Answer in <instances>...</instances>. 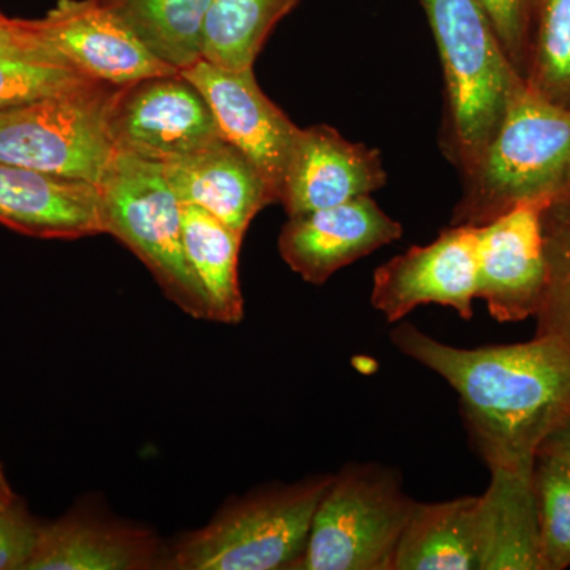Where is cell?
<instances>
[{
    "label": "cell",
    "mask_w": 570,
    "mask_h": 570,
    "mask_svg": "<svg viewBox=\"0 0 570 570\" xmlns=\"http://www.w3.org/2000/svg\"><path fill=\"white\" fill-rule=\"evenodd\" d=\"M539 455L553 456L570 463V417L543 441Z\"/></svg>",
    "instance_id": "f1b7e54d"
},
{
    "label": "cell",
    "mask_w": 570,
    "mask_h": 570,
    "mask_svg": "<svg viewBox=\"0 0 570 570\" xmlns=\"http://www.w3.org/2000/svg\"><path fill=\"white\" fill-rule=\"evenodd\" d=\"M547 283L535 321V336H551L570 347V190L542 213Z\"/></svg>",
    "instance_id": "d4e9b609"
},
{
    "label": "cell",
    "mask_w": 570,
    "mask_h": 570,
    "mask_svg": "<svg viewBox=\"0 0 570 570\" xmlns=\"http://www.w3.org/2000/svg\"><path fill=\"white\" fill-rule=\"evenodd\" d=\"M387 183L381 151L344 138L333 127H299L281 186L288 217L365 197Z\"/></svg>",
    "instance_id": "7c38bea8"
},
{
    "label": "cell",
    "mask_w": 570,
    "mask_h": 570,
    "mask_svg": "<svg viewBox=\"0 0 570 570\" xmlns=\"http://www.w3.org/2000/svg\"><path fill=\"white\" fill-rule=\"evenodd\" d=\"M333 474L266 487L227 502L168 546L165 570H295Z\"/></svg>",
    "instance_id": "277c9868"
},
{
    "label": "cell",
    "mask_w": 570,
    "mask_h": 570,
    "mask_svg": "<svg viewBox=\"0 0 570 570\" xmlns=\"http://www.w3.org/2000/svg\"><path fill=\"white\" fill-rule=\"evenodd\" d=\"M0 224L37 238L102 234L99 187L0 163Z\"/></svg>",
    "instance_id": "e0dca14e"
},
{
    "label": "cell",
    "mask_w": 570,
    "mask_h": 570,
    "mask_svg": "<svg viewBox=\"0 0 570 570\" xmlns=\"http://www.w3.org/2000/svg\"><path fill=\"white\" fill-rule=\"evenodd\" d=\"M168 546L148 528L126 523L88 504L41 527L26 570L164 569Z\"/></svg>",
    "instance_id": "9a60e30c"
},
{
    "label": "cell",
    "mask_w": 570,
    "mask_h": 570,
    "mask_svg": "<svg viewBox=\"0 0 570 570\" xmlns=\"http://www.w3.org/2000/svg\"><path fill=\"white\" fill-rule=\"evenodd\" d=\"M108 134L116 153L157 164L224 138L205 97L181 71L118 86Z\"/></svg>",
    "instance_id": "ba28073f"
},
{
    "label": "cell",
    "mask_w": 570,
    "mask_h": 570,
    "mask_svg": "<svg viewBox=\"0 0 570 570\" xmlns=\"http://www.w3.org/2000/svg\"><path fill=\"white\" fill-rule=\"evenodd\" d=\"M94 81L33 31L29 20L0 22V110Z\"/></svg>",
    "instance_id": "44dd1931"
},
{
    "label": "cell",
    "mask_w": 570,
    "mask_h": 570,
    "mask_svg": "<svg viewBox=\"0 0 570 570\" xmlns=\"http://www.w3.org/2000/svg\"><path fill=\"white\" fill-rule=\"evenodd\" d=\"M445 82L442 151L464 174L497 132L523 82L478 0H422Z\"/></svg>",
    "instance_id": "3957f363"
},
{
    "label": "cell",
    "mask_w": 570,
    "mask_h": 570,
    "mask_svg": "<svg viewBox=\"0 0 570 570\" xmlns=\"http://www.w3.org/2000/svg\"><path fill=\"white\" fill-rule=\"evenodd\" d=\"M29 21L41 39L89 80L126 86L179 71L157 59L121 21L92 0H59L47 17Z\"/></svg>",
    "instance_id": "5bb4252c"
},
{
    "label": "cell",
    "mask_w": 570,
    "mask_h": 570,
    "mask_svg": "<svg viewBox=\"0 0 570 570\" xmlns=\"http://www.w3.org/2000/svg\"><path fill=\"white\" fill-rule=\"evenodd\" d=\"M163 170L181 204L205 209L242 236L258 212L276 204L253 160L225 138L168 160Z\"/></svg>",
    "instance_id": "2e32d148"
},
{
    "label": "cell",
    "mask_w": 570,
    "mask_h": 570,
    "mask_svg": "<svg viewBox=\"0 0 570 570\" xmlns=\"http://www.w3.org/2000/svg\"><path fill=\"white\" fill-rule=\"evenodd\" d=\"M183 243L200 281L214 322L239 324L245 316L238 258L243 236L195 205L181 204Z\"/></svg>",
    "instance_id": "7402d4cb"
},
{
    "label": "cell",
    "mask_w": 570,
    "mask_h": 570,
    "mask_svg": "<svg viewBox=\"0 0 570 570\" xmlns=\"http://www.w3.org/2000/svg\"><path fill=\"white\" fill-rule=\"evenodd\" d=\"M116 88L88 81L0 110V163L99 183L116 153L108 134Z\"/></svg>",
    "instance_id": "52a82bcc"
},
{
    "label": "cell",
    "mask_w": 570,
    "mask_h": 570,
    "mask_svg": "<svg viewBox=\"0 0 570 570\" xmlns=\"http://www.w3.org/2000/svg\"><path fill=\"white\" fill-rule=\"evenodd\" d=\"M97 187L102 234L129 247L179 309L213 321L208 296L184 253L181 202L163 164L115 153Z\"/></svg>",
    "instance_id": "5b68a950"
},
{
    "label": "cell",
    "mask_w": 570,
    "mask_h": 570,
    "mask_svg": "<svg viewBox=\"0 0 570 570\" xmlns=\"http://www.w3.org/2000/svg\"><path fill=\"white\" fill-rule=\"evenodd\" d=\"M393 570H480L479 497L415 501Z\"/></svg>",
    "instance_id": "d6986e66"
},
{
    "label": "cell",
    "mask_w": 570,
    "mask_h": 570,
    "mask_svg": "<svg viewBox=\"0 0 570 570\" xmlns=\"http://www.w3.org/2000/svg\"><path fill=\"white\" fill-rule=\"evenodd\" d=\"M390 337L459 393L472 445L489 469L534 464L543 441L570 417V347L557 337L461 348L412 324Z\"/></svg>",
    "instance_id": "6da1fadb"
},
{
    "label": "cell",
    "mask_w": 570,
    "mask_h": 570,
    "mask_svg": "<svg viewBox=\"0 0 570 570\" xmlns=\"http://www.w3.org/2000/svg\"><path fill=\"white\" fill-rule=\"evenodd\" d=\"M414 504L393 469L347 464L318 504L295 570H393Z\"/></svg>",
    "instance_id": "8992f818"
},
{
    "label": "cell",
    "mask_w": 570,
    "mask_h": 570,
    "mask_svg": "<svg viewBox=\"0 0 570 570\" xmlns=\"http://www.w3.org/2000/svg\"><path fill=\"white\" fill-rule=\"evenodd\" d=\"M543 570L570 568V463L539 455L534 466Z\"/></svg>",
    "instance_id": "484cf974"
},
{
    "label": "cell",
    "mask_w": 570,
    "mask_h": 570,
    "mask_svg": "<svg viewBox=\"0 0 570 570\" xmlns=\"http://www.w3.org/2000/svg\"><path fill=\"white\" fill-rule=\"evenodd\" d=\"M181 73L205 97L220 135L253 160L279 200L299 127L262 91L254 67L224 69L200 59Z\"/></svg>",
    "instance_id": "30bf717a"
},
{
    "label": "cell",
    "mask_w": 570,
    "mask_h": 570,
    "mask_svg": "<svg viewBox=\"0 0 570 570\" xmlns=\"http://www.w3.org/2000/svg\"><path fill=\"white\" fill-rule=\"evenodd\" d=\"M524 82L570 111V0H534Z\"/></svg>",
    "instance_id": "cb8c5ba5"
},
{
    "label": "cell",
    "mask_w": 570,
    "mask_h": 570,
    "mask_svg": "<svg viewBox=\"0 0 570 570\" xmlns=\"http://www.w3.org/2000/svg\"><path fill=\"white\" fill-rule=\"evenodd\" d=\"M543 208L520 204L478 225V298L501 324L534 317L542 303L547 283Z\"/></svg>",
    "instance_id": "8fae6325"
},
{
    "label": "cell",
    "mask_w": 570,
    "mask_h": 570,
    "mask_svg": "<svg viewBox=\"0 0 570 570\" xmlns=\"http://www.w3.org/2000/svg\"><path fill=\"white\" fill-rule=\"evenodd\" d=\"M14 501L17 499H14L13 491H11L6 475H3L2 469H0V510L9 508Z\"/></svg>",
    "instance_id": "f546056e"
},
{
    "label": "cell",
    "mask_w": 570,
    "mask_h": 570,
    "mask_svg": "<svg viewBox=\"0 0 570 570\" xmlns=\"http://www.w3.org/2000/svg\"><path fill=\"white\" fill-rule=\"evenodd\" d=\"M3 18H6V17H3L2 13H0V22H2Z\"/></svg>",
    "instance_id": "4dcf8cb0"
},
{
    "label": "cell",
    "mask_w": 570,
    "mask_h": 570,
    "mask_svg": "<svg viewBox=\"0 0 570 570\" xmlns=\"http://www.w3.org/2000/svg\"><path fill=\"white\" fill-rule=\"evenodd\" d=\"M121 21L160 61L179 71L204 59L212 0H92Z\"/></svg>",
    "instance_id": "ffe728a7"
},
{
    "label": "cell",
    "mask_w": 570,
    "mask_h": 570,
    "mask_svg": "<svg viewBox=\"0 0 570 570\" xmlns=\"http://www.w3.org/2000/svg\"><path fill=\"white\" fill-rule=\"evenodd\" d=\"M502 51L521 78L527 77L534 0H478Z\"/></svg>",
    "instance_id": "4316f807"
},
{
    "label": "cell",
    "mask_w": 570,
    "mask_h": 570,
    "mask_svg": "<svg viewBox=\"0 0 570 570\" xmlns=\"http://www.w3.org/2000/svg\"><path fill=\"white\" fill-rule=\"evenodd\" d=\"M478 298V225L445 228L433 243L412 246L374 273L371 303L396 324L415 307L449 306L464 321Z\"/></svg>",
    "instance_id": "9c48e42d"
},
{
    "label": "cell",
    "mask_w": 570,
    "mask_h": 570,
    "mask_svg": "<svg viewBox=\"0 0 570 570\" xmlns=\"http://www.w3.org/2000/svg\"><path fill=\"white\" fill-rule=\"evenodd\" d=\"M302 0H212L204 59L224 69H253L269 33Z\"/></svg>",
    "instance_id": "603a6c76"
},
{
    "label": "cell",
    "mask_w": 570,
    "mask_h": 570,
    "mask_svg": "<svg viewBox=\"0 0 570 570\" xmlns=\"http://www.w3.org/2000/svg\"><path fill=\"white\" fill-rule=\"evenodd\" d=\"M461 179L453 225H482L520 204L557 200L570 190V111L521 82L497 132Z\"/></svg>",
    "instance_id": "7a4b0ae2"
},
{
    "label": "cell",
    "mask_w": 570,
    "mask_h": 570,
    "mask_svg": "<svg viewBox=\"0 0 570 570\" xmlns=\"http://www.w3.org/2000/svg\"><path fill=\"white\" fill-rule=\"evenodd\" d=\"M534 466L490 469L479 497L480 570H543Z\"/></svg>",
    "instance_id": "ac0fdd59"
},
{
    "label": "cell",
    "mask_w": 570,
    "mask_h": 570,
    "mask_svg": "<svg viewBox=\"0 0 570 570\" xmlns=\"http://www.w3.org/2000/svg\"><path fill=\"white\" fill-rule=\"evenodd\" d=\"M40 532V524L17 501L0 510V570H26Z\"/></svg>",
    "instance_id": "83f0119b"
},
{
    "label": "cell",
    "mask_w": 570,
    "mask_h": 570,
    "mask_svg": "<svg viewBox=\"0 0 570 570\" xmlns=\"http://www.w3.org/2000/svg\"><path fill=\"white\" fill-rule=\"evenodd\" d=\"M403 227L371 198L288 217L277 247L285 264L306 283L325 284L344 266L396 242Z\"/></svg>",
    "instance_id": "4fadbf2b"
}]
</instances>
